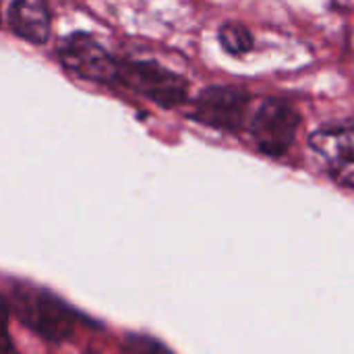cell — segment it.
Listing matches in <instances>:
<instances>
[{
    "label": "cell",
    "instance_id": "obj_2",
    "mask_svg": "<svg viewBox=\"0 0 354 354\" xmlns=\"http://www.w3.org/2000/svg\"><path fill=\"white\" fill-rule=\"evenodd\" d=\"M116 83L149 95L164 108H174L187 100V79L156 62H118Z\"/></svg>",
    "mask_w": 354,
    "mask_h": 354
},
{
    "label": "cell",
    "instance_id": "obj_4",
    "mask_svg": "<svg viewBox=\"0 0 354 354\" xmlns=\"http://www.w3.org/2000/svg\"><path fill=\"white\" fill-rule=\"evenodd\" d=\"M58 56L75 75L93 83H116L118 60H114L89 33H73L60 44Z\"/></svg>",
    "mask_w": 354,
    "mask_h": 354
},
{
    "label": "cell",
    "instance_id": "obj_6",
    "mask_svg": "<svg viewBox=\"0 0 354 354\" xmlns=\"http://www.w3.org/2000/svg\"><path fill=\"white\" fill-rule=\"evenodd\" d=\"M309 145L326 162L330 174L354 191V122L317 129L311 133Z\"/></svg>",
    "mask_w": 354,
    "mask_h": 354
},
{
    "label": "cell",
    "instance_id": "obj_10",
    "mask_svg": "<svg viewBox=\"0 0 354 354\" xmlns=\"http://www.w3.org/2000/svg\"><path fill=\"white\" fill-rule=\"evenodd\" d=\"M129 346H131V353L135 354H172L160 342H156L151 338H141V336L129 338Z\"/></svg>",
    "mask_w": 354,
    "mask_h": 354
},
{
    "label": "cell",
    "instance_id": "obj_7",
    "mask_svg": "<svg viewBox=\"0 0 354 354\" xmlns=\"http://www.w3.org/2000/svg\"><path fill=\"white\" fill-rule=\"evenodd\" d=\"M8 25L21 39L46 44L52 25L46 0H15L8 8Z\"/></svg>",
    "mask_w": 354,
    "mask_h": 354
},
{
    "label": "cell",
    "instance_id": "obj_3",
    "mask_svg": "<svg viewBox=\"0 0 354 354\" xmlns=\"http://www.w3.org/2000/svg\"><path fill=\"white\" fill-rule=\"evenodd\" d=\"M301 116L288 102L266 100L251 120V135L257 147L268 156H284L295 143Z\"/></svg>",
    "mask_w": 354,
    "mask_h": 354
},
{
    "label": "cell",
    "instance_id": "obj_1",
    "mask_svg": "<svg viewBox=\"0 0 354 354\" xmlns=\"http://www.w3.org/2000/svg\"><path fill=\"white\" fill-rule=\"evenodd\" d=\"M17 317L37 336L50 342H64L75 332V313L52 292L17 286L12 290Z\"/></svg>",
    "mask_w": 354,
    "mask_h": 354
},
{
    "label": "cell",
    "instance_id": "obj_8",
    "mask_svg": "<svg viewBox=\"0 0 354 354\" xmlns=\"http://www.w3.org/2000/svg\"><path fill=\"white\" fill-rule=\"evenodd\" d=\"M218 39H220V46L232 54V56H241V54H247L253 50V35L249 33L247 27L239 25V23H226L220 27V33H218Z\"/></svg>",
    "mask_w": 354,
    "mask_h": 354
},
{
    "label": "cell",
    "instance_id": "obj_9",
    "mask_svg": "<svg viewBox=\"0 0 354 354\" xmlns=\"http://www.w3.org/2000/svg\"><path fill=\"white\" fill-rule=\"evenodd\" d=\"M8 315H10V305L0 295V354H19L8 334Z\"/></svg>",
    "mask_w": 354,
    "mask_h": 354
},
{
    "label": "cell",
    "instance_id": "obj_5",
    "mask_svg": "<svg viewBox=\"0 0 354 354\" xmlns=\"http://www.w3.org/2000/svg\"><path fill=\"white\" fill-rule=\"evenodd\" d=\"M249 102V93L239 87L214 85L203 89L195 100L193 118L207 127L236 133L243 129Z\"/></svg>",
    "mask_w": 354,
    "mask_h": 354
}]
</instances>
